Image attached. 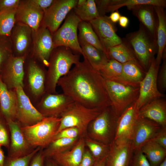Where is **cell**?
I'll use <instances>...</instances> for the list:
<instances>
[{
  "label": "cell",
  "instance_id": "cell-40",
  "mask_svg": "<svg viewBox=\"0 0 166 166\" xmlns=\"http://www.w3.org/2000/svg\"><path fill=\"white\" fill-rule=\"evenodd\" d=\"M41 149L37 147L30 154L21 157L12 158L6 156L3 166H30L32 159Z\"/></svg>",
  "mask_w": 166,
  "mask_h": 166
},
{
  "label": "cell",
  "instance_id": "cell-18",
  "mask_svg": "<svg viewBox=\"0 0 166 166\" xmlns=\"http://www.w3.org/2000/svg\"><path fill=\"white\" fill-rule=\"evenodd\" d=\"M133 153L130 140H114L110 144L105 166H130Z\"/></svg>",
  "mask_w": 166,
  "mask_h": 166
},
{
  "label": "cell",
  "instance_id": "cell-53",
  "mask_svg": "<svg viewBox=\"0 0 166 166\" xmlns=\"http://www.w3.org/2000/svg\"><path fill=\"white\" fill-rule=\"evenodd\" d=\"M6 156L5 155L4 152L0 146V166H3L5 160Z\"/></svg>",
  "mask_w": 166,
  "mask_h": 166
},
{
  "label": "cell",
  "instance_id": "cell-6",
  "mask_svg": "<svg viewBox=\"0 0 166 166\" xmlns=\"http://www.w3.org/2000/svg\"><path fill=\"white\" fill-rule=\"evenodd\" d=\"M104 83L110 106L118 118L128 106L136 101L139 87L104 78Z\"/></svg>",
  "mask_w": 166,
  "mask_h": 166
},
{
  "label": "cell",
  "instance_id": "cell-44",
  "mask_svg": "<svg viewBox=\"0 0 166 166\" xmlns=\"http://www.w3.org/2000/svg\"><path fill=\"white\" fill-rule=\"evenodd\" d=\"M163 62L157 78V82L160 90L164 91L166 89V60L163 59Z\"/></svg>",
  "mask_w": 166,
  "mask_h": 166
},
{
  "label": "cell",
  "instance_id": "cell-21",
  "mask_svg": "<svg viewBox=\"0 0 166 166\" xmlns=\"http://www.w3.org/2000/svg\"><path fill=\"white\" fill-rule=\"evenodd\" d=\"M95 2L100 16L117 10L124 6H126L127 8L141 5H150L164 8L166 6L165 0H100Z\"/></svg>",
  "mask_w": 166,
  "mask_h": 166
},
{
  "label": "cell",
  "instance_id": "cell-33",
  "mask_svg": "<svg viewBox=\"0 0 166 166\" xmlns=\"http://www.w3.org/2000/svg\"><path fill=\"white\" fill-rule=\"evenodd\" d=\"M122 78L125 84L139 87L140 82L143 77L144 70L136 64L128 61L122 64Z\"/></svg>",
  "mask_w": 166,
  "mask_h": 166
},
{
  "label": "cell",
  "instance_id": "cell-12",
  "mask_svg": "<svg viewBox=\"0 0 166 166\" xmlns=\"http://www.w3.org/2000/svg\"><path fill=\"white\" fill-rule=\"evenodd\" d=\"M89 22L108 56L107 49L110 47L121 43L122 42V39L116 34L113 23L110 20L109 17L106 15L100 16Z\"/></svg>",
  "mask_w": 166,
  "mask_h": 166
},
{
  "label": "cell",
  "instance_id": "cell-2",
  "mask_svg": "<svg viewBox=\"0 0 166 166\" xmlns=\"http://www.w3.org/2000/svg\"><path fill=\"white\" fill-rule=\"evenodd\" d=\"M80 59V55L73 53L68 48L60 46L54 48L49 57L46 73L45 92L56 93L59 79L67 74L72 66L79 62Z\"/></svg>",
  "mask_w": 166,
  "mask_h": 166
},
{
  "label": "cell",
  "instance_id": "cell-13",
  "mask_svg": "<svg viewBox=\"0 0 166 166\" xmlns=\"http://www.w3.org/2000/svg\"><path fill=\"white\" fill-rule=\"evenodd\" d=\"M74 101L64 93H46L36 109L45 117H60Z\"/></svg>",
  "mask_w": 166,
  "mask_h": 166
},
{
  "label": "cell",
  "instance_id": "cell-31",
  "mask_svg": "<svg viewBox=\"0 0 166 166\" xmlns=\"http://www.w3.org/2000/svg\"><path fill=\"white\" fill-rule=\"evenodd\" d=\"M141 150L151 166H159L166 158V149L153 141L147 142Z\"/></svg>",
  "mask_w": 166,
  "mask_h": 166
},
{
  "label": "cell",
  "instance_id": "cell-8",
  "mask_svg": "<svg viewBox=\"0 0 166 166\" xmlns=\"http://www.w3.org/2000/svg\"><path fill=\"white\" fill-rule=\"evenodd\" d=\"M81 21L74 12L67 16L61 27L52 35L54 48L66 47L83 55L77 34L78 25Z\"/></svg>",
  "mask_w": 166,
  "mask_h": 166
},
{
  "label": "cell",
  "instance_id": "cell-11",
  "mask_svg": "<svg viewBox=\"0 0 166 166\" xmlns=\"http://www.w3.org/2000/svg\"><path fill=\"white\" fill-rule=\"evenodd\" d=\"M17 105L16 120L21 126L34 124L45 117L32 104L25 93L23 87L15 89Z\"/></svg>",
  "mask_w": 166,
  "mask_h": 166
},
{
  "label": "cell",
  "instance_id": "cell-56",
  "mask_svg": "<svg viewBox=\"0 0 166 166\" xmlns=\"http://www.w3.org/2000/svg\"><path fill=\"white\" fill-rule=\"evenodd\" d=\"M2 117V115H1V111H0V119H1Z\"/></svg>",
  "mask_w": 166,
  "mask_h": 166
},
{
  "label": "cell",
  "instance_id": "cell-1",
  "mask_svg": "<svg viewBox=\"0 0 166 166\" xmlns=\"http://www.w3.org/2000/svg\"><path fill=\"white\" fill-rule=\"evenodd\" d=\"M83 57L59 79L57 85L74 101L86 107L104 109L110 106L103 78Z\"/></svg>",
  "mask_w": 166,
  "mask_h": 166
},
{
  "label": "cell",
  "instance_id": "cell-14",
  "mask_svg": "<svg viewBox=\"0 0 166 166\" xmlns=\"http://www.w3.org/2000/svg\"><path fill=\"white\" fill-rule=\"evenodd\" d=\"M25 58V55L16 57L12 55L3 67L0 76L8 89H15L18 86L23 87Z\"/></svg>",
  "mask_w": 166,
  "mask_h": 166
},
{
  "label": "cell",
  "instance_id": "cell-46",
  "mask_svg": "<svg viewBox=\"0 0 166 166\" xmlns=\"http://www.w3.org/2000/svg\"><path fill=\"white\" fill-rule=\"evenodd\" d=\"M149 141L155 142L166 149V127H162Z\"/></svg>",
  "mask_w": 166,
  "mask_h": 166
},
{
  "label": "cell",
  "instance_id": "cell-42",
  "mask_svg": "<svg viewBox=\"0 0 166 166\" xmlns=\"http://www.w3.org/2000/svg\"><path fill=\"white\" fill-rule=\"evenodd\" d=\"M132 156L130 166H151L141 150L136 151Z\"/></svg>",
  "mask_w": 166,
  "mask_h": 166
},
{
  "label": "cell",
  "instance_id": "cell-9",
  "mask_svg": "<svg viewBox=\"0 0 166 166\" xmlns=\"http://www.w3.org/2000/svg\"><path fill=\"white\" fill-rule=\"evenodd\" d=\"M155 58L152 60L145 76L139 83V93L136 101L138 110L149 102L164 96L158 88L157 78L159 68L156 65Z\"/></svg>",
  "mask_w": 166,
  "mask_h": 166
},
{
  "label": "cell",
  "instance_id": "cell-34",
  "mask_svg": "<svg viewBox=\"0 0 166 166\" xmlns=\"http://www.w3.org/2000/svg\"><path fill=\"white\" fill-rule=\"evenodd\" d=\"M78 30L79 32L78 36L79 39L103 52L108 57L106 52L89 22L81 21L79 23Z\"/></svg>",
  "mask_w": 166,
  "mask_h": 166
},
{
  "label": "cell",
  "instance_id": "cell-37",
  "mask_svg": "<svg viewBox=\"0 0 166 166\" xmlns=\"http://www.w3.org/2000/svg\"><path fill=\"white\" fill-rule=\"evenodd\" d=\"M16 10L0 12V37L10 38L16 22Z\"/></svg>",
  "mask_w": 166,
  "mask_h": 166
},
{
  "label": "cell",
  "instance_id": "cell-29",
  "mask_svg": "<svg viewBox=\"0 0 166 166\" xmlns=\"http://www.w3.org/2000/svg\"><path fill=\"white\" fill-rule=\"evenodd\" d=\"M107 53L109 59H114L122 64L132 61L144 70L132 49L124 39L122 40L121 43L109 48L107 50Z\"/></svg>",
  "mask_w": 166,
  "mask_h": 166
},
{
  "label": "cell",
  "instance_id": "cell-7",
  "mask_svg": "<svg viewBox=\"0 0 166 166\" xmlns=\"http://www.w3.org/2000/svg\"><path fill=\"white\" fill-rule=\"evenodd\" d=\"M117 119L110 106L105 108L89 124V137L110 145L114 140Z\"/></svg>",
  "mask_w": 166,
  "mask_h": 166
},
{
  "label": "cell",
  "instance_id": "cell-41",
  "mask_svg": "<svg viewBox=\"0 0 166 166\" xmlns=\"http://www.w3.org/2000/svg\"><path fill=\"white\" fill-rule=\"evenodd\" d=\"M10 131L5 120L2 117L0 119V146L8 149L10 144Z\"/></svg>",
  "mask_w": 166,
  "mask_h": 166
},
{
  "label": "cell",
  "instance_id": "cell-30",
  "mask_svg": "<svg viewBox=\"0 0 166 166\" xmlns=\"http://www.w3.org/2000/svg\"><path fill=\"white\" fill-rule=\"evenodd\" d=\"M78 39L83 57H85L91 65L99 71L109 59L106 54L93 46Z\"/></svg>",
  "mask_w": 166,
  "mask_h": 166
},
{
  "label": "cell",
  "instance_id": "cell-45",
  "mask_svg": "<svg viewBox=\"0 0 166 166\" xmlns=\"http://www.w3.org/2000/svg\"><path fill=\"white\" fill-rule=\"evenodd\" d=\"M20 1L19 0H0V12L17 9Z\"/></svg>",
  "mask_w": 166,
  "mask_h": 166
},
{
  "label": "cell",
  "instance_id": "cell-15",
  "mask_svg": "<svg viewBox=\"0 0 166 166\" xmlns=\"http://www.w3.org/2000/svg\"><path fill=\"white\" fill-rule=\"evenodd\" d=\"M158 123L138 116L136 122L130 141L133 153L141 150L162 128Z\"/></svg>",
  "mask_w": 166,
  "mask_h": 166
},
{
  "label": "cell",
  "instance_id": "cell-3",
  "mask_svg": "<svg viewBox=\"0 0 166 166\" xmlns=\"http://www.w3.org/2000/svg\"><path fill=\"white\" fill-rule=\"evenodd\" d=\"M124 40L134 52L144 70H148L156 54V41L140 24L138 30L127 34Z\"/></svg>",
  "mask_w": 166,
  "mask_h": 166
},
{
  "label": "cell",
  "instance_id": "cell-32",
  "mask_svg": "<svg viewBox=\"0 0 166 166\" xmlns=\"http://www.w3.org/2000/svg\"><path fill=\"white\" fill-rule=\"evenodd\" d=\"M73 9L74 13L82 21L89 22L100 16L95 0H77Z\"/></svg>",
  "mask_w": 166,
  "mask_h": 166
},
{
  "label": "cell",
  "instance_id": "cell-4",
  "mask_svg": "<svg viewBox=\"0 0 166 166\" xmlns=\"http://www.w3.org/2000/svg\"><path fill=\"white\" fill-rule=\"evenodd\" d=\"M60 117H47L36 123L21 126V130L30 145L34 148H46L53 141L59 127Z\"/></svg>",
  "mask_w": 166,
  "mask_h": 166
},
{
  "label": "cell",
  "instance_id": "cell-47",
  "mask_svg": "<svg viewBox=\"0 0 166 166\" xmlns=\"http://www.w3.org/2000/svg\"><path fill=\"white\" fill-rule=\"evenodd\" d=\"M41 149L34 156L30 166H44L45 157Z\"/></svg>",
  "mask_w": 166,
  "mask_h": 166
},
{
  "label": "cell",
  "instance_id": "cell-22",
  "mask_svg": "<svg viewBox=\"0 0 166 166\" xmlns=\"http://www.w3.org/2000/svg\"><path fill=\"white\" fill-rule=\"evenodd\" d=\"M127 9L132 11L133 14L140 22V24L146 29L152 38L156 41L158 18L154 6L141 5Z\"/></svg>",
  "mask_w": 166,
  "mask_h": 166
},
{
  "label": "cell",
  "instance_id": "cell-16",
  "mask_svg": "<svg viewBox=\"0 0 166 166\" xmlns=\"http://www.w3.org/2000/svg\"><path fill=\"white\" fill-rule=\"evenodd\" d=\"M10 132V144L7 156L16 158L22 157L32 152L36 148L31 146L26 139L21 126L15 121H6Z\"/></svg>",
  "mask_w": 166,
  "mask_h": 166
},
{
  "label": "cell",
  "instance_id": "cell-28",
  "mask_svg": "<svg viewBox=\"0 0 166 166\" xmlns=\"http://www.w3.org/2000/svg\"><path fill=\"white\" fill-rule=\"evenodd\" d=\"M28 80L31 92L35 96L45 92V75L44 71L34 61L30 62L28 71Z\"/></svg>",
  "mask_w": 166,
  "mask_h": 166
},
{
  "label": "cell",
  "instance_id": "cell-17",
  "mask_svg": "<svg viewBox=\"0 0 166 166\" xmlns=\"http://www.w3.org/2000/svg\"><path fill=\"white\" fill-rule=\"evenodd\" d=\"M136 101L128 106L118 117L114 140H130L138 117Z\"/></svg>",
  "mask_w": 166,
  "mask_h": 166
},
{
  "label": "cell",
  "instance_id": "cell-49",
  "mask_svg": "<svg viewBox=\"0 0 166 166\" xmlns=\"http://www.w3.org/2000/svg\"><path fill=\"white\" fill-rule=\"evenodd\" d=\"M36 7L44 12L52 4L54 0H29Z\"/></svg>",
  "mask_w": 166,
  "mask_h": 166
},
{
  "label": "cell",
  "instance_id": "cell-24",
  "mask_svg": "<svg viewBox=\"0 0 166 166\" xmlns=\"http://www.w3.org/2000/svg\"><path fill=\"white\" fill-rule=\"evenodd\" d=\"M17 99L15 91L8 89L0 76V110L2 117L6 121H15Z\"/></svg>",
  "mask_w": 166,
  "mask_h": 166
},
{
  "label": "cell",
  "instance_id": "cell-26",
  "mask_svg": "<svg viewBox=\"0 0 166 166\" xmlns=\"http://www.w3.org/2000/svg\"><path fill=\"white\" fill-rule=\"evenodd\" d=\"M85 139L82 137L70 149L55 154L48 158L60 166H78L85 150Z\"/></svg>",
  "mask_w": 166,
  "mask_h": 166
},
{
  "label": "cell",
  "instance_id": "cell-50",
  "mask_svg": "<svg viewBox=\"0 0 166 166\" xmlns=\"http://www.w3.org/2000/svg\"><path fill=\"white\" fill-rule=\"evenodd\" d=\"M121 15L117 10L112 12L109 18L113 23H116L119 21Z\"/></svg>",
  "mask_w": 166,
  "mask_h": 166
},
{
  "label": "cell",
  "instance_id": "cell-35",
  "mask_svg": "<svg viewBox=\"0 0 166 166\" xmlns=\"http://www.w3.org/2000/svg\"><path fill=\"white\" fill-rule=\"evenodd\" d=\"M122 63L110 59L99 71L104 79L125 84L122 78Z\"/></svg>",
  "mask_w": 166,
  "mask_h": 166
},
{
  "label": "cell",
  "instance_id": "cell-36",
  "mask_svg": "<svg viewBox=\"0 0 166 166\" xmlns=\"http://www.w3.org/2000/svg\"><path fill=\"white\" fill-rule=\"evenodd\" d=\"M78 138H61L53 140L43 151L45 157H49L53 155L61 152L71 148L76 144Z\"/></svg>",
  "mask_w": 166,
  "mask_h": 166
},
{
  "label": "cell",
  "instance_id": "cell-23",
  "mask_svg": "<svg viewBox=\"0 0 166 166\" xmlns=\"http://www.w3.org/2000/svg\"><path fill=\"white\" fill-rule=\"evenodd\" d=\"M33 32L32 29L25 24L17 22L15 24L10 38L13 48L19 56L25 55L31 44Z\"/></svg>",
  "mask_w": 166,
  "mask_h": 166
},
{
  "label": "cell",
  "instance_id": "cell-51",
  "mask_svg": "<svg viewBox=\"0 0 166 166\" xmlns=\"http://www.w3.org/2000/svg\"><path fill=\"white\" fill-rule=\"evenodd\" d=\"M118 22L119 24L121 27L125 28L128 26L129 21L128 18L126 17L121 16Z\"/></svg>",
  "mask_w": 166,
  "mask_h": 166
},
{
  "label": "cell",
  "instance_id": "cell-38",
  "mask_svg": "<svg viewBox=\"0 0 166 166\" xmlns=\"http://www.w3.org/2000/svg\"><path fill=\"white\" fill-rule=\"evenodd\" d=\"M85 145L88 148L95 162L107 155L109 151L110 145L103 144L94 140L89 137L85 139Z\"/></svg>",
  "mask_w": 166,
  "mask_h": 166
},
{
  "label": "cell",
  "instance_id": "cell-19",
  "mask_svg": "<svg viewBox=\"0 0 166 166\" xmlns=\"http://www.w3.org/2000/svg\"><path fill=\"white\" fill-rule=\"evenodd\" d=\"M34 33V54L48 67L49 57L54 49L52 34L47 28L43 26H40Z\"/></svg>",
  "mask_w": 166,
  "mask_h": 166
},
{
  "label": "cell",
  "instance_id": "cell-54",
  "mask_svg": "<svg viewBox=\"0 0 166 166\" xmlns=\"http://www.w3.org/2000/svg\"><path fill=\"white\" fill-rule=\"evenodd\" d=\"M107 156L100 160L95 162L93 166H105V162Z\"/></svg>",
  "mask_w": 166,
  "mask_h": 166
},
{
  "label": "cell",
  "instance_id": "cell-43",
  "mask_svg": "<svg viewBox=\"0 0 166 166\" xmlns=\"http://www.w3.org/2000/svg\"><path fill=\"white\" fill-rule=\"evenodd\" d=\"M80 136L79 130L76 128L70 127L66 128L57 133L53 140L61 138H77Z\"/></svg>",
  "mask_w": 166,
  "mask_h": 166
},
{
  "label": "cell",
  "instance_id": "cell-25",
  "mask_svg": "<svg viewBox=\"0 0 166 166\" xmlns=\"http://www.w3.org/2000/svg\"><path fill=\"white\" fill-rule=\"evenodd\" d=\"M138 116L154 121L162 127H166L165 101L160 98L147 103L139 110Z\"/></svg>",
  "mask_w": 166,
  "mask_h": 166
},
{
  "label": "cell",
  "instance_id": "cell-5",
  "mask_svg": "<svg viewBox=\"0 0 166 166\" xmlns=\"http://www.w3.org/2000/svg\"><path fill=\"white\" fill-rule=\"evenodd\" d=\"M104 109L88 108L74 101L61 116L60 124L56 134L64 128L74 127L79 130L80 136H83L90 123Z\"/></svg>",
  "mask_w": 166,
  "mask_h": 166
},
{
  "label": "cell",
  "instance_id": "cell-10",
  "mask_svg": "<svg viewBox=\"0 0 166 166\" xmlns=\"http://www.w3.org/2000/svg\"><path fill=\"white\" fill-rule=\"evenodd\" d=\"M77 0H54L44 12L42 26L47 28L52 35L58 29L69 12L75 6Z\"/></svg>",
  "mask_w": 166,
  "mask_h": 166
},
{
  "label": "cell",
  "instance_id": "cell-55",
  "mask_svg": "<svg viewBox=\"0 0 166 166\" xmlns=\"http://www.w3.org/2000/svg\"><path fill=\"white\" fill-rule=\"evenodd\" d=\"M159 166H166V158L164 160Z\"/></svg>",
  "mask_w": 166,
  "mask_h": 166
},
{
  "label": "cell",
  "instance_id": "cell-48",
  "mask_svg": "<svg viewBox=\"0 0 166 166\" xmlns=\"http://www.w3.org/2000/svg\"><path fill=\"white\" fill-rule=\"evenodd\" d=\"M95 162L89 150H85L81 160L78 166H93Z\"/></svg>",
  "mask_w": 166,
  "mask_h": 166
},
{
  "label": "cell",
  "instance_id": "cell-39",
  "mask_svg": "<svg viewBox=\"0 0 166 166\" xmlns=\"http://www.w3.org/2000/svg\"><path fill=\"white\" fill-rule=\"evenodd\" d=\"M12 50L10 38L0 37V73L6 63L13 55Z\"/></svg>",
  "mask_w": 166,
  "mask_h": 166
},
{
  "label": "cell",
  "instance_id": "cell-27",
  "mask_svg": "<svg viewBox=\"0 0 166 166\" xmlns=\"http://www.w3.org/2000/svg\"><path fill=\"white\" fill-rule=\"evenodd\" d=\"M158 18L156 40L157 47L156 56L155 58L156 66L159 68L164 53L166 51V16L164 8L154 6Z\"/></svg>",
  "mask_w": 166,
  "mask_h": 166
},
{
  "label": "cell",
  "instance_id": "cell-52",
  "mask_svg": "<svg viewBox=\"0 0 166 166\" xmlns=\"http://www.w3.org/2000/svg\"><path fill=\"white\" fill-rule=\"evenodd\" d=\"M44 166H60L52 159L45 157Z\"/></svg>",
  "mask_w": 166,
  "mask_h": 166
},
{
  "label": "cell",
  "instance_id": "cell-20",
  "mask_svg": "<svg viewBox=\"0 0 166 166\" xmlns=\"http://www.w3.org/2000/svg\"><path fill=\"white\" fill-rule=\"evenodd\" d=\"M44 12L30 0L21 1L15 14L16 22L29 26L33 32H36L40 26Z\"/></svg>",
  "mask_w": 166,
  "mask_h": 166
}]
</instances>
